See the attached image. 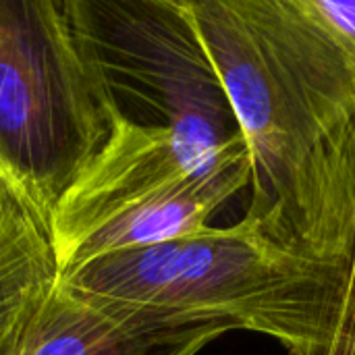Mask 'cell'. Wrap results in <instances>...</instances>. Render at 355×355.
<instances>
[{
  "label": "cell",
  "mask_w": 355,
  "mask_h": 355,
  "mask_svg": "<svg viewBox=\"0 0 355 355\" xmlns=\"http://www.w3.org/2000/svg\"><path fill=\"white\" fill-rule=\"evenodd\" d=\"M250 162L245 223L293 256L349 266L355 58L316 0H185Z\"/></svg>",
  "instance_id": "cell-1"
},
{
  "label": "cell",
  "mask_w": 355,
  "mask_h": 355,
  "mask_svg": "<svg viewBox=\"0 0 355 355\" xmlns=\"http://www.w3.org/2000/svg\"><path fill=\"white\" fill-rule=\"evenodd\" d=\"M347 268L283 252L239 220L100 256L62 272L60 283L177 324L220 322L264 335L289 355H322Z\"/></svg>",
  "instance_id": "cell-2"
},
{
  "label": "cell",
  "mask_w": 355,
  "mask_h": 355,
  "mask_svg": "<svg viewBox=\"0 0 355 355\" xmlns=\"http://www.w3.org/2000/svg\"><path fill=\"white\" fill-rule=\"evenodd\" d=\"M110 133L73 0H0V179L48 225Z\"/></svg>",
  "instance_id": "cell-3"
},
{
  "label": "cell",
  "mask_w": 355,
  "mask_h": 355,
  "mask_svg": "<svg viewBox=\"0 0 355 355\" xmlns=\"http://www.w3.org/2000/svg\"><path fill=\"white\" fill-rule=\"evenodd\" d=\"M110 119L164 131L202 168L245 152L185 0H73Z\"/></svg>",
  "instance_id": "cell-4"
},
{
  "label": "cell",
  "mask_w": 355,
  "mask_h": 355,
  "mask_svg": "<svg viewBox=\"0 0 355 355\" xmlns=\"http://www.w3.org/2000/svg\"><path fill=\"white\" fill-rule=\"evenodd\" d=\"M229 324H177L152 310L75 291L58 281L19 355H198Z\"/></svg>",
  "instance_id": "cell-5"
},
{
  "label": "cell",
  "mask_w": 355,
  "mask_h": 355,
  "mask_svg": "<svg viewBox=\"0 0 355 355\" xmlns=\"http://www.w3.org/2000/svg\"><path fill=\"white\" fill-rule=\"evenodd\" d=\"M245 187H250L248 152L96 220L56 248L60 275L106 254L198 233L210 227V216Z\"/></svg>",
  "instance_id": "cell-6"
},
{
  "label": "cell",
  "mask_w": 355,
  "mask_h": 355,
  "mask_svg": "<svg viewBox=\"0 0 355 355\" xmlns=\"http://www.w3.org/2000/svg\"><path fill=\"white\" fill-rule=\"evenodd\" d=\"M58 281L48 225L0 179V355H19Z\"/></svg>",
  "instance_id": "cell-7"
},
{
  "label": "cell",
  "mask_w": 355,
  "mask_h": 355,
  "mask_svg": "<svg viewBox=\"0 0 355 355\" xmlns=\"http://www.w3.org/2000/svg\"><path fill=\"white\" fill-rule=\"evenodd\" d=\"M322 355H355V243L337 322Z\"/></svg>",
  "instance_id": "cell-8"
},
{
  "label": "cell",
  "mask_w": 355,
  "mask_h": 355,
  "mask_svg": "<svg viewBox=\"0 0 355 355\" xmlns=\"http://www.w3.org/2000/svg\"><path fill=\"white\" fill-rule=\"evenodd\" d=\"M316 6L335 25L355 58V0H316Z\"/></svg>",
  "instance_id": "cell-9"
}]
</instances>
